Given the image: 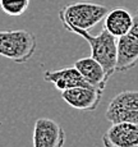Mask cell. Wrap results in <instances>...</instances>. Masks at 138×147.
Returning a JSON list of instances; mask_svg holds the SVG:
<instances>
[{"label": "cell", "mask_w": 138, "mask_h": 147, "mask_svg": "<svg viewBox=\"0 0 138 147\" xmlns=\"http://www.w3.org/2000/svg\"><path fill=\"white\" fill-rule=\"evenodd\" d=\"M33 147H63L65 132L63 127L49 118H40L33 127Z\"/></svg>", "instance_id": "8992f818"}, {"label": "cell", "mask_w": 138, "mask_h": 147, "mask_svg": "<svg viewBox=\"0 0 138 147\" xmlns=\"http://www.w3.org/2000/svg\"><path fill=\"white\" fill-rule=\"evenodd\" d=\"M37 47L35 33L26 30L0 31V55L23 64L33 56Z\"/></svg>", "instance_id": "3957f363"}, {"label": "cell", "mask_w": 138, "mask_h": 147, "mask_svg": "<svg viewBox=\"0 0 138 147\" xmlns=\"http://www.w3.org/2000/svg\"><path fill=\"white\" fill-rule=\"evenodd\" d=\"M111 123L127 121L138 125V91H122L109 102L105 113Z\"/></svg>", "instance_id": "277c9868"}, {"label": "cell", "mask_w": 138, "mask_h": 147, "mask_svg": "<svg viewBox=\"0 0 138 147\" xmlns=\"http://www.w3.org/2000/svg\"><path fill=\"white\" fill-rule=\"evenodd\" d=\"M110 8L91 1H75L67 4L59 10V19L67 31L70 28L90 31L104 21Z\"/></svg>", "instance_id": "6da1fadb"}, {"label": "cell", "mask_w": 138, "mask_h": 147, "mask_svg": "<svg viewBox=\"0 0 138 147\" xmlns=\"http://www.w3.org/2000/svg\"><path fill=\"white\" fill-rule=\"evenodd\" d=\"M102 90L96 87H73L61 92V98L69 106L74 107L81 111H94L96 110L101 102Z\"/></svg>", "instance_id": "52a82bcc"}, {"label": "cell", "mask_w": 138, "mask_h": 147, "mask_svg": "<svg viewBox=\"0 0 138 147\" xmlns=\"http://www.w3.org/2000/svg\"><path fill=\"white\" fill-rule=\"evenodd\" d=\"M133 16L125 7H114L109 9L104 18V28L114 37L119 38L131 30Z\"/></svg>", "instance_id": "8fae6325"}, {"label": "cell", "mask_w": 138, "mask_h": 147, "mask_svg": "<svg viewBox=\"0 0 138 147\" xmlns=\"http://www.w3.org/2000/svg\"><path fill=\"white\" fill-rule=\"evenodd\" d=\"M68 32L75 33V35L83 37L88 42L91 47V56L96 59L98 63L105 69L108 77L110 78L115 73L118 60V47H116V37L109 33L104 28L98 35L94 36L90 31L79 30V28H70Z\"/></svg>", "instance_id": "7a4b0ae2"}, {"label": "cell", "mask_w": 138, "mask_h": 147, "mask_svg": "<svg viewBox=\"0 0 138 147\" xmlns=\"http://www.w3.org/2000/svg\"><path fill=\"white\" fill-rule=\"evenodd\" d=\"M74 67L77 68L78 72L82 74V77L92 87H96V88L102 90V91L105 90L109 77L102 65L98 63L96 59H94L92 56L81 58L78 60H75Z\"/></svg>", "instance_id": "30bf717a"}, {"label": "cell", "mask_w": 138, "mask_h": 147, "mask_svg": "<svg viewBox=\"0 0 138 147\" xmlns=\"http://www.w3.org/2000/svg\"><path fill=\"white\" fill-rule=\"evenodd\" d=\"M118 60L115 72L124 73L138 63V10L133 16V24L125 35L116 38Z\"/></svg>", "instance_id": "5b68a950"}, {"label": "cell", "mask_w": 138, "mask_h": 147, "mask_svg": "<svg viewBox=\"0 0 138 147\" xmlns=\"http://www.w3.org/2000/svg\"><path fill=\"white\" fill-rule=\"evenodd\" d=\"M30 7V0H0V8L7 16L19 17Z\"/></svg>", "instance_id": "7c38bea8"}, {"label": "cell", "mask_w": 138, "mask_h": 147, "mask_svg": "<svg viewBox=\"0 0 138 147\" xmlns=\"http://www.w3.org/2000/svg\"><path fill=\"white\" fill-rule=\"evenodd\" d=\"M105 147H138V125L127 121L112 123L102 136Z\"/></svg>", "instance_id": "ba28073f"}, {"label": "cell", "mask_w": 138, "mask_h": 147, "mask_svg": "<svg viewBox=\"0 0 138 147\" xmlns=\"http://www.w3.org/2000/svg\"><path fill=\"white\" fill-rule=\"evenodd\" d=\"M44 80L46 82H50V83H54L55 87L60 92L65 91L68 88H73V87L91 86L82 77V74L78 72V69L74 65L61 68L58 70H46L44 73Z\"/></svg>", "instance_id": "9c48e42d"}]
</instances>
